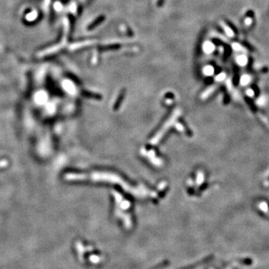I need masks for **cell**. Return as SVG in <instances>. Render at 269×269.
<instances>
[{"instance_id": "7a4b0ae2", "label": "cell", "mask_w": 269, "mask_h": 269, "mask_svg": "<svg viewBox=\"0 0 269 269\" xmlns=\"http://www.w3.org/2000/svg\"><path fill=\"white\" fill-rule=\"evenodd\" d=\"M237 62L241 66H244L247 63V58L245 56V55L242 54L237 57Z\"/></svg>"}, {"instance_id": "277c9868", "label": "cell", "mask_w": 269, "mask_h": 269, "mask_svg": "<svg viewBox=\"0 0 269 269\" xmlns=\"http://www.w3.org/2000/svg\"><path fill=\"white\" fill-rule=\"evenodd\" d=\"M250 82V77L249 76H247V75L243 76L241 78V83H242L243 85H247V84H248Z\"/></svg>"}, {"instance_id": "9c48e42d", "label": "cell", "mask_w": 269, "mask_h": 269, "mask_svg": "<svg viewBox=\"0 0 269 269\" xmlns=\"http://www.w3.org/2000/svg\"><path fill=\"white\" fill-rule=\"evenodd\" d=\"M244 22H245V24L247 26H250V25H251V23H252V19L250 18V17H247V18L245 19V20H244Z\"/></svg>"}, {"instance_id": "3957f363", "label": "cell", "mask_w": 269, "mask_h": 269, "mask_svg": "<svg viewBox=\"0 0 269 269\" xmlns=\"http://www.w3.org/2000/svg\"><path fill=\"white\" fill-rule=\"evenodd\" d=\"M221 24H222V26H223V28L224 29L225 32L227 33V35H228L229 37H233V36H234V32H233V30H232V29H230V28L229 27V26H227V25H226V24L223 23V22H222Z\"/></svg>"}, {"instance_id": "30bf717a", "label": "cell", "mask_w": 269, "mask_h": 269, "mask_svg": "<svg viewBox=\"0 0 269 269\" xmlns=\"http://www.w3.org/2000/svg\"><path fill=\"white\" fill-rule=\"evenodd\" d=\"M225 76H225L224 73H222V74H220L219 76H217L216 79H217V80H218V81L223 80V78H225Z\"/></svg>"}, {"instance_id": "7c38bea8", "label": "cell", "mask_w": 269, "mask_h": 269, "mask_svg": "<svg viewBox=\"0 0 269 269\" xmlns=\"http://www.w3.org/2000/svg\"><path fill=\"white\" fill-rule=\"evenodd\" d=\"M164 1H165V0H158V2H157V5H158V7H161V6L163 5Z\"/></svg>"}, {"instance_id": "ba28073f", "label": "cell", "mask_w": 269, "mask_h": 269, "mask_svg": "<svg viewBox=\"0 0 269 269\" xmlns=\"http://www.w3.org/2000/svg\"><path fill=\"white\" fill-rule=\"evenodd\" d=\"M259 118H260V119L262 120L263 121V122H264V123H265L266 125H268V126H269V123H268V121L267 120V119H266V118H265L264 116H262V115H260V114H259Z\"/></svg>"}, {"instance_id": "6da1fadb", "label": "cell", "mask_w": 269, "mask_h": 269, "mask_svg": "<svg viewBox=\"0 0 269 269\" xmlns=\"http://www.w3.org/2000/svg\"><path fill=\"white\" fill-rule=\"evenodd\" d=\"M104 20H105V17H104V16H100V17H99L88 26V29L89 30H92V29H94V28L99 26L101 22H103Z\"/></svg>"}, {"instance_id": "5b68a950", "label": "cell", "mask_w": 269, "mask_h": 269, "mask_svg": "<svg viewBox=\"0 0 269 269\" xmlns=\"http://www.w3.org/2000/svg\"><path fill=\"white\" fill-rule=\"evenodd\" d=\"M233 49H234L235 50H237V51H245V49L242 46V45L238 44V43H233Z\"/></svg>"}, {"instance_id": "8992f818", "label": "cell", "mask_w": 269, "mask_h": 269, "mask_svg": "<svg viewBox=\"0 0 269 269\" xmlns=\"http://www.w3.org/2000/svg\"><path fill=\"white\" fill-rule=\"evenodd\" d=\"M119 47H120V45L119 44H114V45H109V46H106L102 47V49L101 50H114V49H118Z\"/></svg>"}, {"instance_id": "8fae6325", "label": "cell", "mask_w": 269, "mask_h": 269, "mask_svg": "<svg viewBox=\"0 0 269 269\" xmlns=\"http://www.w3.org/2000/svg\"><path fill=\"white\" fill-rule=\"evenodd\" d=\"M247 94L250 96V97H253V96H254V91H253L252 90L249 89L248 90H247Z\"/></svg>"}, {"instance_id": "52a82bcc", "label": "cell", "mask_w": 269, "mask_h": 269, "mask_svg": "<svg viewBox=\"0 0 269 269\" xmlns=\"http://www.w3.org/2000/svg\"><path fill=\"white\" fill-rule=\"evenodd\" d=\"M259 208H260L262 211L265 212L267 211L268 209V205L266 204L265 203H261V204L259 205Z\"/></svg>"}]
</instances>
